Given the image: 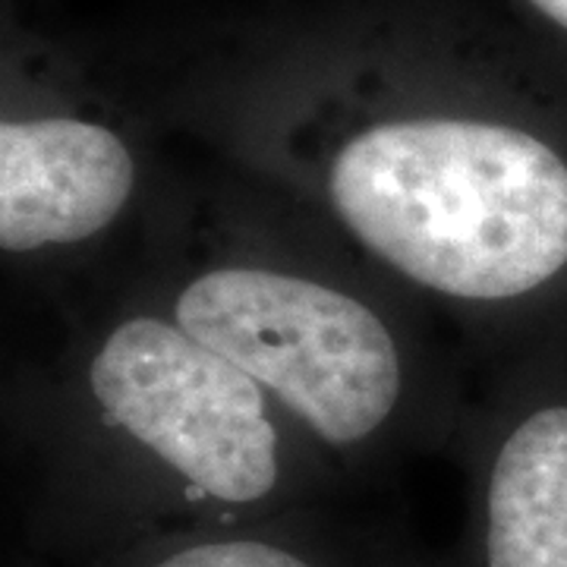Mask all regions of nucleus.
Here are the masks:
<instances>
[{
    "mask_svg": "<svg viewBox=\"0 0 567 567\" xmlns=\"http://www.w3.org/2000/svg\"><path fill=\"white\" fill-rule=\"evenodd\" d=\"M316 85L344 114L334 218L379 262L451 300H517L567 268V158L476 89L420 85L391 41L353 44Z\"/></svg>",
    "mask_w": 567,
    "mask_h": 567,
    "instance_id": "f257e3e1",
    "label": "nucleus"
},
{
    "mask_svg": "<svg viewBox=\"0 0 567 567\" xmlns=\"http://www.w3.org/2000/svg\"><path fill=\"white\" fill-rule=\"evenodd\" d=\"M483 567H567V404L533 410L495 451Z\"/></svg>",
    "mask_w": 567,
    "mask_h": 567,
    "instance_id": "39448f33",
    "label": "nucleus"
},
{
    "mask_svg": "<svg viewBox=\"0 0 567 567\" xmlns=\"http://www.w3.org/2000/svg\"><path fill=\"white\" fill-rule=\"evenodd\" d=\"M133 567H328L303 543L262 529L196 533L158 546Z\"/></svg>",
    "mask_w": 567,
    "mask_h": 567,
    "instance_id": "423d86ee",
    "label": "nucleus"
},
{
    "mask_svg": "<svg viewBox=\"0 0 567 567\" xmlns=\"http://www.w3.org/2000/svg\"><path fill=\"white\" fill-rule=\"evenodd\" d=\"M92 398L196 505L252 511L287 480L271 401L244 369L174 319L133 316L89 363Z\"/></svg>",
    "mask_w": 567,
    "mask_h": 567,
    "instance_id": "7ed1b4c3",
    "label": "nucleus"
},
{
    "mask_svg": "<svg viewBox=\"0 0 567 567\" xmlns=\"http://www.w3.org/2000/svg\"><path fill=\"white\" fill-rule=\"evenodd\" d=\"M174 322L244 369L324 445H363L401 401L404 369L385 319L316 278L208 268L177 293Z\"/></svg>",
    "mask_w": 567,
    "mask_h": 567,
    "instance_id": "f03ea898",
    "label": "nucleus"
},
{
    "mask_svg": "<svg viewBox=\"0 0 567 567\" xmlns=\"http://www.w3.org/2000/svg\"><path fill=\"white\" fill-rule=\"evenodd\" d=\"M529 13L539 22H546L548 29L567 35V0H520Z\"/></svg>",
    "mask_w": 567,
    "mask_h": 567,
    "instance_id": "0eeeda50",
    "label": "nucleus"
},
{
    "mask_svg": "<svg viewBox=\"0 0 567 567\" xmlns=\"http://www.w3.org/2000/svg\"><path fill=\"white\" fill-rule=\"evenodd\" d=\"M136 181V155L111 123L63 107L7 114L0 244L13 256L85 244L121 218Z\"/></svg>",
    "mask_w": 567,
    "mask_h": 567,
    "instance_id": "20e7f679",
    "label": "nucleus"
}]
</instances>
